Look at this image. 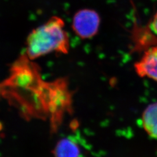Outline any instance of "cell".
<instances>
[{
  "mask_svg": "<svg viewBox=\"0 0 157 157\" xmlns=\"http://www.w3.org/2000/svg\"><path fill=\"white\" fill-rule=\"evenodd\" d=\"M69 44L63 21L59 17H53L29 34L25 54L31 60L51 52L66 54Z\"/></svg>",
  "mask_w": 157,
  "mask_h": 157,
  "instance_id": "obj_1",
  "label": "cell"
},
{
  "mask_svg": "<svg viewBox=\"0 0 157 157\" xmlns=\"http://www.w3.org/2000/svg\"><path fill=\"white\" fill-rule=\"evenodd\" d=\"M71 104V94L68 90L67 82L61 78L51 82L50 90L48 97L47 110L52 117L61 115L65 109H69Z\"/></svg>",
  "mask_w": 157,
  "mask_h": 157,
  "instance_id": "obj_2",
  "label": "cell"
},
{
  "mask_svg": "<svg viewBox=\"0 0 157 157\" xmlns=\"http://www.w3.org/2000/svg\"><path fill=\"white\" fill-rule=\"evenodd\" d=\"M100 22V17L96 12L84 9L75 15L72 28L75 33L82 39H89L97 33Z\"/></svg>",
  "mask_w": 157,
  "mask_h": 157,
  "instance_id": "obj_3",
  "label": "cell"
},
{
  "mask_svg": "<svg viewBox=\"0 0 157 157\" xmlns=\"http://www.w3.org/2000/svg\"><path fill=\"white\" fill-rule=\"evenodd\" d=\"M134 68L140 78H150L157 82V46L147 49L135 63Z\"/></svg>",
  "mask_w": 157,
  "mask_h": 157,
  "instance_id": "obj_4",
  "label": "cell"
},
{
  "mask_svg": "<svg viewBox=\"0 0 157 157\" xmlns=\"http://www.w3.org/2000/svg\"><path fill=\"white\" fill-rule=\"evenodd\" d=\"M141 124L147 135L157 139V101L149 104L143 111Z\"/></svg>",
  "mask_w": 157,
  "mask_h": 157,
  "instance_id": "obj_5",
  "label": "cell"
},
{
  "mask_svg": "<svg viewBox=\"0 0 157 157\" xmlns=\"http://www.w3.org/2000/svg\"><path fill=\"white\" fill-rule=\"evenodd\" d=\"M56 157H80V148L76 141L70 138L59 141L54 151Z\"/></svg>",
  "mask_w": 157,
  "mask_h": 157,
  "instance_id": "obj_6",
  "label": "cell"
},
{
  "mask_svg": "<svg viewBox=\"0 0 157 157\" xmlns=\"http://www.w3.org/2000/svg\"><path fill=\"white\" fill-rule=\"evenodd\" d=\"M150 28L152 31L157 35V11L152 19L150 24Z\"/></svg>",
  "mask_w": 157,
  "mask_h": 157,
  "instance_id": "obj_7",
  "label": "cell"
}]
</instances>
